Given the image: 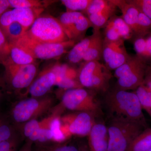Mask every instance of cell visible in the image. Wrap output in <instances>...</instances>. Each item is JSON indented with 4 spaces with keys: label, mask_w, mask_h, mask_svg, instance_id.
<instances>
[{
    "label": "cell",
    "mask_w": 151,
    "mask_h": 151,
    "mask_svg": "<svg viewBox=\"0 0 151 151\" xmlns=\"http://www.w3.org/2000/svg\"><path fill=\"white\" fill-rule=\"evenodd\" d=\"M151 150V129L143 130L134 140L127 151H149Z\"/></svg>",
    "instance_id": "7402d4cb"
},
{
    "label": "cell",
    "mask_w": 151,
    "mask_h": 151,
    "mask_svg": "<svg viewBox=\"0 0 151 151\" xmlns=\"http://www.w3.org/2000/svg\"><path fill=\"white\" fill-rule=\"evenodd\" d=\"M58 19L69 40L76 42L84 39L87 30L92 27L88 17L80 12H65Z\"/></svg>",
    "instance_id": "9c48e42d"
},
{
    "label": "cell",
    "mask_w": 151,
    "mask_h": 151,
    "mask_svg": "<svg viewBox=\"0 0 151 151\" xmlns=\"http://www.w3.org/2000/svg\"><path fill=\"white\" fill-rule=\"evenodd\" d=\"M10 7L13 8L44 9L52 1L39 0H8Z\"/></svg>",
    "instance_id": "484cf974"
},
{
    "label": "cell",
    "mask_w": 151,
    "mask_h": 151,
    "mask_svg": "<svg viewBox=\"0 0 151 151\" xmlns=\"http://www.w3.org/2000/svg\"><path fill=\"white\" fill-rule=\"evenodd\" d=\"M33 40L45 43L69 40L59 20L50 15L40 16L26 32Z\"/></svg>",
    "instance_id": "3957f363"
},
{
    "label": "cell",
    "mask_w": 151,
    "mask_h": 151,
    "mask_svg": "<svg viewBox=\"0 0 151 151\" xmlns=\"http://www.w3.org/2000/svg\"><path fill=\"white\" fill-rule=\"evenodd\" d=\"M61 122L59 116H57L52 121L50 129L53 134V140L57 142H62L66 139L61 130Z\"/></svg>",
    "instance_id": "f546056e"
},
{
    "label": "cell",
    "mask_w": 151,
    "mask_h": 151,
    "mask_svg": "<svg viewBox=\"0 0 151 151\" xmlns=\"http://www.w3.org/2000/svg\"><path fill=\"white\" fill-rule=\"evenodd\" d=\"M15 151V149L14 148L13 149H12V150L11 151Z\"/></svg>",
    "instance_id": "7bdbcfd3"
},
{
    "label": "cell",
    "mask_w": 151,
    "mask_h": 151,
    "mask_svg": "<svg viewBox=\"0 0 151 151\" xmlns=\"http://www.w3.org/2000/svg\"><path fill=\"white\" fill-rule=\"evenodd\" d=\"M110 1L92 0L89 6L84 11L87 15L100 12L110 4Z\"/></svg>",
    "instance_id": "1f68e13d"
},
{
    "label": "cell",
    "mask_w": 151,
    "mask_h": 151,
    "mask_svg": "<svg viewBox=\"0 0 151 151\" xmlns=\"http://www.w3.org/2000/svg\"><path fill=\"white\" fill-rule=\"evenodd\" d=\"M2 82L1 80L0 79V99H1L2 96V89H1V86H2Z\"/></svg>",
    "instance_id": "b9f144b4"
},
{
    "label": "cell",
    "mask_w": 151,
    "mask_h": 151,
    "mask_svg": "<svg viewBox=\"0 0 151 151\" xmlns=\"http://www.w3.org/2000/svg\"><path fill=\"white\" fill-rule=\"evenodd\" d=\"M16 142L12 139L0 143V151H11L15 148Z\"/></svg>",
    "instance_id": "74e56055"
},
{
    "label": "cell",
    "mask_w": 151,
    "mask_h": 151,
    "mask_svg": "<svg viewBox=\"0 0 151 151\" xmlns=\"http://www.w3.org/2000/svg\"><path fill=\"white\" fill-rule=\"evenodd\" d=\"M92 0H62L61 3L67 12H75L86 10Z\"/></svg>",
    "instance_id": "83f0119b"
},
{
    "label": "cell",
    "mask_w": 151,
    "mask_h": 151,
    "mask_svg": "<svg viewBox=\"0 0 151 151\" xmlns=\"http://www.w3.org/2000/svg\"><path fill=\"white\" fill-rule=\"evenodd\" d=\"M95 115L85 112L68 114L61 118V130L67 138L69 135L88 136L95 124Z\"/></svg>",
    "instance_id": "ba28073f"
},
{
    "label": "cell",
    "mask_w": 151,
    "mask_h": 151,
    "mask_svg": "<svg viewBox=\"0 0 151 151\" xmlns=\"http://www.w3.org/2000/svg\"><path fill=\"white\" fill-rule=\"evenodd\" d=\"M124 40L114 42L103 39V58L105 66L109 70H115L124 64L129 58Z\"/></svg>",
    "instance_id": "30bf717a"
},
{
    "label": "cell",
    "mask_w": 151,
    "mask_h": 151,
    "mask_svg": "<svg viewBox=\"0 0 151 151\" xmlns=\"http://www.w3.org/2000/svg\"><path fill=\"white\" fill-rule=\"evenodd\" d=\"M105 66L98 61L84 62L78 70V79L81 86L91 89L93 76Z\"/></svg>",
    "instance_id": "2e32d148"
},
{
    "label": "cell",
    "mask_w": 151,
    "mask_h": 151,
    "mask_svg": "<svg viewBox=\"0 0 151 151\" xmlns=\"http://www.w3.org/2000/svg\"><path fill=\"white\" fill-rule=\"evenodd\" d=\"M103 38L100 30L97 31L96 37L83 57L84 62L98 61L103 58Z\"/></svg>",
    "instance_id": "44dd1931"
},
{
    "label": "cell",
    "mask_w": 151,
    "mask_h": 151,
    "mask_svg": "<svg viewBox=\"0 0 151 151\" xmlns=\"http://www.w3.org/2000/svg\"><path fill=\"white\" fill-rule=\"evenodd\" d=\"M150 73H151V69H150Z\"/></svg>",
    "instance_id": "ee69618b"
},
{
    "label": "cell",
    "mask_w": 151,
    "mask_h": 151,
    "mask_svg": "<svg viewBox=\"0 0 151 151\" xmlns=\"http://www.w3.org/2000/svg\"><path fill=\"white\" fill-rule=\"evenodd\" d=\"M88 137L89 151H108L109 135L105 124L95 122Z\"/></svg>",
    "instance_id": "4fadbf2b"
},
{
    "label": "cell",
    "mask_w": 151,
    "mask_h": 151,
    "mask_svg": "<svg viewBox=\"0 0 151 151\" xmlns=\"http://www.w3.org/2000/svg\"><path fill=\"white\" fill-rule=\"evenodd\" d=\"M55 75L50 68L44 70L29 86V93L34 97L43 96L55 86Z\"/></svg>",
    "instance_id": "9a60e30c"
},
{
    "label": "cell",
    "mask_w": 151,
    "mask_h": 151,
    "mask_svg": "<svg viewBox=\"0 0 151 151\" xmlns=\"http://www.w3.org/2000/svg\"><path fill=\"white\" fill-rule=\"evenodd\" d=\"M107 127L108 151H127L132 141L142 132L145 126L123 117L115 116Z\"/></svg>",
    "instance_id": "7a4b0ae2"
},
{
    "label": "cell",
    "mask_w": 151,
    "mask_h": 151,
    "mask_svg": "<svg viewBox=\"0 0 151 151\" xmlns=\"http://www.w3.org/2000/svg\"><path fill=\"white\" fill-rule=\"evenodd\" d=\"M79 151H89L88 147L85 145H81L78 148Z\"/></svg>",
    "instance_id": "60d3db41"
},
{
    "label": "cell",
    "mask_w": 151,
    "mask_h": 151,
    "mask_svg": "<svg viewBox=\"0 0 151 151\" xmlns=\"http://www.w3.org/2000/svg\"><path fill=\"white\" fill-rule=\"evenodd\" d=\"M138 27L140 35L149 33L151 29V19L139 11L138 17Z\"/></svg>",
    "instance_id": "d6a6232c"
},
{
    "label": "cell",
    "mask_w": 151,
    "mask_h": 151,
    "mask_svg": "<svg viewBox=\"0 0 151 151\" xmlns=\"http://www.w3.org/2000/svg\"><path fill=\"white\" fill-rule=\"evenodd\" d=\"M9 44V58L13 63L18 65H26L35 63L36 59L21 47L14 44Z\"/></svg>",
    "instance_id": "d6986e66"
},
{
    "label": "cell",
    "mask_w": 151,
    "mask_h": 151,
    "mask_svg": "<svg viewBox=\"0 0 151 151\" xmlns=\"http://www.w3.org/2000/svg\"><path fill=\"white\" fill-rule=\"evenodd\" d=\"M64 108L76 112H85L97 115L100 111V105L94 94L83 88L65 90L61 99Z\"/></svg>",
    "instance_id": "5b68a950"
},
{
    "label": "cell",
    "mask_w": 151,
    "mask_h": 151,
    "mask_svg": "<svg viewBox=\"0 0 151 151\" xmlns=\"http://www.w3.org/2000/svg\"><path fill=\"white\" fill-rule=\"evenodd\" d=\"M36 151H79L78 149L70 145H57L39 148Z\"/></svg>",
    "instance_id": "8d00e7d4"
},
{
    "label": "cell",
    "mask_w": 151,
    "mask_h": 151,
    "mask_svg": "<svg viewBox=\"0 0 151 151\" xmlns=\"http://www.w3.org/2000/svg\"><path fill=\"white\" fill-rule=\"evenodd\" d=\"M149 151H151V150H150Z\"/></svg>",
    "instance_id": "f6af8a7d"
},
{
    "label": "cell",
    "mask_w": 151,
    "mask_h": 151,
    "mask_svg": "<svg viewBox=\"0 0 151 151\" xmlns=\"http://www.w3.org/2000/svg\"><path fill=\"white\" fill-rule=\"evenodd\" d=\"M10 7L8 0H0V16Z\"/></svg>",
    "instance_id": "ab89813d"
},
{
    "label": "cell",
    "mask_w": 151,
    "mask_h": 151,
    "mask_svg": "<svg viewBox=\"0 0 151 151\" xmlns=\"http://www.w3.org/2000/svg\"><path fill=\"white\" fill-rule=\"evenodd\" d=\"M146 34L134 35L132 38L133 39L134 49L137 53V56L142 60L145 62L147 47L146 38L145 37Z\"/></svg>",
    "instance_id": "f1b7e54d"
},
{
    "label": "cell",
    "mask_w": 151,
    "mask_h": 151,
    "mask_svg": "<svg viewBox=\"0 0 151 151\" xmlns=\"http://www.w3.org/2000/svg\"><path fill=\"white\" fill-rule=\"evenodd\" d=\"M111 1L120 9L122 17L133 31L134 35H140L138 27V17L139 10L129 1L111 0Z\"/></svg>",
    "instance_id": "5bb4252c"
},
{
    "label": "cell",
    "mask_w": 151,
    "mask_h": 151,
    "mask_svg": "<svg viewBox=\"0 0 151 151\" xmlns=\"http://www.w3.org/2000/svg\"><path fill=\"white\" fill-rule=\"evenodd\" d=\"M52 103L51 99L49 98L37 100L32 98L21 100L14 106L12 117L16 123L29 122L47 111Z\"/></svg>",
    "instance_id": "52a82bcc"
},
{
    "label": "cell",
    "mask_w": 151,
    "mask_h": 151,
    "mask_svg": "<svg viewBox=\"0 0 151 151\" xmlns=\"http://www.w3.org/2000/svg\"><path fill=\"white\" fill-rule=\"evenodd\" d=\"M113 27L119 33L122 39L129 40L134 35L133 31L124 21L122 17L114 15L109 19Z\"/></svg>",
    "instance_id": "d4e9b609"
},
{
    "label": "cell",
    "mask_w": 151,
    "mask_h": 151,
    "mask_svg": "<svg viewBox=\"0 0 151 151\" xmlns=\"http://www.w3.org/2000/svg\"><path fill=\"white\" fill-rule=\"evenodd\" d=\"M5 68V81L16 90L27 88L32 84L37 71L36 63L18 65L9 59L3 64Z\"/></svg>",
    "instance_id": "8992f818"
},
{
    "label": "cell",
    "mask_w": 151,
    "mask_h": 151,
    "mask_svg": "<svg viewBox=\"0 0 151 151\" xmlns=\"http://www.w3.org/2000/svg\"><path fill=\"white\" fill-rule=\"evenodd\" d=\"M12 130L5 120L0 116V143L12 139Z\"/></svg>",
    "instance_id": "d590c367"
},
{
    "label": "cell",
    "mask_w": 151,
    "mask_h": 151,
    "mask_svg": "<svg viewBox=\"0 0 151 151\" xmlns=\"http://www.w3.org/2000/svg\"><path fill=\"white\" fill-rule=\"evenodd\" d=\"M129 1L151 19V0H130Z\"/></svg>",
    "instance_id": "e575fe53"
},
{
    "label": "cell",
    "mask_w": 151,
    "mask_h": 151,
    "mask_svg": "<svg viewBox=\"0 0 151 151\" xmlns=\"http://www.w3.org/2000/svg\"><path fill=\"white\" fill-rule=\"evenodd\" d=\"M9 44L0 27V65H3L9 58Z\"/></svg>",
    "instance_id": "4dcf8cb0"
},
{
    "label": "cell",
    "mask_w": 151,
    "mask_h": 151,
    "mask_svg": "<svg viewBox=\"0 0 151 151\" xmlns=\"http://www.w3.org/2000/svg\"><path fill=\"white\" fill-rule=\"evenodd\" d=\"M104 28L105 38H103L104 40L108 41L114 42L122 39L119 33L113 27L109 20Z\"/></svg>",
    "instance_id": "836d02e7"
},
{
    "label": "cell",
    "mask_w": 151,
    "mask_h": 151,
    "mask_svg": "<svg viewBox=\"0 0 151 151\" xmlns=\"http://www.w3.org/2000/svg\"><path fill=\"white\" fill-rule=\"evenodd\" d=\"M43 11L44 9L15 8L8 10L0 16V27L2 29L16 22L28 29Z\"/></svg>",
    "instance_id": "8fae6325"
},
{
    "label": "cell",
    "mask_w": 151,
    "mask_h": 151,
    "mask_svg": "<svg viewBox=\"0 0 151 151\" xmlns=\"http://www.w3.org/2000/svg\"><path fill=\"white\" fill-rule=\"evenodd\" d=\"M110 2V4L100 12L88 16L94 31L100 30V29L105 27L110 19L115 15L117 7L111 1Z\"/></svg>",
    "instance_id": "ac0fdd59"
},
{
    "label": "cell",
    "mask_w": 151,
    "mask_h": 151,
    "mask_svg": "<svg viewBox=\"0 0 151 151\" xmlns=\"http://www.w3.org/2000/svg\"><path fill=\"white\" fill-rule=\"evenodd\" d=\"M96 33L97 31H94L92 35L84 38L76 43L68 54V60L70 63L76 64L83 60L84 54L93 42Z\"/></svg>",
    "instance_id": "e0dca14e"
},
{
    "label": "cell",
    "mask_w": 151,
    "mask_h": 151,
    "mask_svg": "<svg viewBox=\"0 0 151 151\" xmlns=\"http://www.w3.org/2000/svg\"><path fill=\"white\" fill-rule=\"evenodd\" d=\"M50 69L55 76V85L67 89L83 88L78 79V70L65 64L56 63Z\"/></svg>",
    "instance_id": "7c38bea8"
},
{
    "label": "cell",
    "mask_w": 151,
    "mask_h": 151,
    "mask_svg": "<svg viewBox=\"0 0 151 151\" xmlns=\"http://www.w3.org/2000/svg\"><path fill=\"white\" fill-rule=\"evenodd\" d=\"M146 35H147L146 37L147 47H146L145 61L147 60L151 59V33L149 34L148 33Z\"/></svg>",
    "instance_id": "f35d334b"
},
{
    "label": "cell",
    "mask_w": 151,
    "mask_h": 151,
    "mask_svg": "<svg viewBox=\"0 0 151 151\" xmlns=\"http://www.w3.org/2000/svg\"><path fill=\"white\" fill-rule=\"evenodd\" d=\"M105 103L114 117H121L146 124L142 107L135 92L115 89L106 94Z\"/></svg>",
    "instance_id": "6da1fadb"
},
{
    "label": "cell",
    "mask_w": 151,
    "mask_h": 151,
    "mask_svg": "<svg viewBox=\"0 0 151 151\" xmlns=\"http://www.w3.org/2000/svg\"><path fill=\"white\" fill-rule=\"evenodd\" d=\"M111 74L105 66L93 76L91 83V89L94 91H105L108 89Z\"/></svg>",
    "instance_id": "603a6c76"
},
{
    "label": "cell",
    "mask_w": 151,
    "mask_h": 151,
    "mask_svg": "<svg viewBox=\"0 0 151 151\" xmlns=\"http://www.w3.org/2000/svg\"><path fill=\"white\" fill-rule=\"evenodd\" d=\"M76 42L69 40L61 43H45L33 40L25 34L13 43L24 50L35 59L48 60L58 57L67 52Z\"/></svg>",
    "instance_id": "277c9868"
},
{
    "label": "cell",
    "mask_w": 151,
    "mask_h": 151,
    "mask_svg": "<svg viewBox=\"0 0 151 151\" xmlns=\"http://www.w3.org/2000/svg\"><path fill=\"white\" fill-rule=\"evenodd\" d=\"M57 116L56 114H54L40 122H39L36 119H33L27 122L25 125L24 129L25 136L29 138L35 132L40 129L42 127L50 126L52 121Z\"/></svg>",
    "instance_id": "4316f807"
},
{
    "label": "cell",
    "mask_w": 151,
    "mask_h": 151,
    "mask_svg": "<svg viewBox=\"0 0 151 151\" xmlns=\"http://www.w3.org/2000/svg\"><path fill=\"white\" fill-rule=\"evenodd\" d=\"M9 43H13L24 35L27 29L16 22L1 29Z\"/></svg>",
    "instance_id": "cb8c5ba5"
},
{
    "label": "cell",
    "mask_w": 151,
    "mask_h": 151,
    "mask_svg": "<svg viewBox=\"0 0 151 151\" xmlns=\"http://www.w3.org/2000/svg\"><path fill=\"white\" fill-rule=\"evenodd\" d=\"M136 94L143 109L148 113L151 108V73H149L143 83L136 89Z\"/></svg>",
    "instance_id": "ffe728a7"
}]
</instances>
